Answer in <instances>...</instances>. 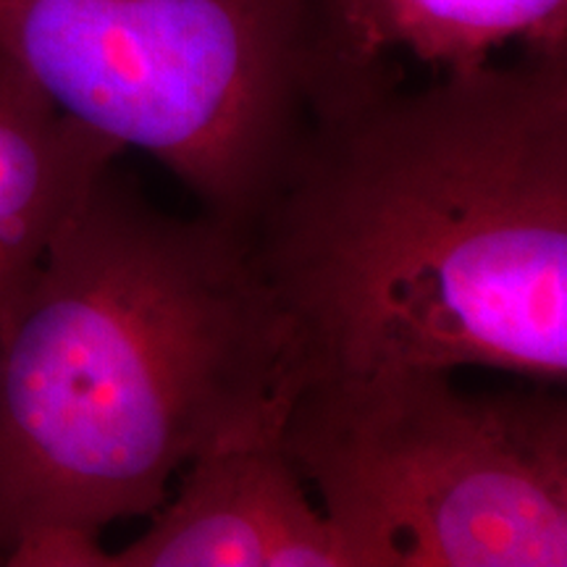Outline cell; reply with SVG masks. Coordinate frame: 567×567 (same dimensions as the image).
<instances>
[{
  "label": "cell",
  "mask_w": 567,
  "mask_h": 567,
  "mask_svg": "<svg viewBox=\"0 0 567 567\" xmlns=\"http://www.w3.org/2000/svg\"><path fill=\"white\" fill-rule=\"evenodd\" d=\"M329 375L488 368L567 379V53L339 103L239 229Z\"/></svg>",
  "instance_id": "1"
},
{
  "label": "cell",
  "mask_w": 567,
  "mask_h": 567,
  "mask_svg": "<svg viewBox=\"0 0 567 567\" xmlns=\"http://www.w3.org/2000/svg\"><path fill=\"white\" fill-rule=\"evenodd\" d=\"M292 339L245 234L101 174L0 337V565L105 567L189 463L279 431Z\"/></svg>",
  "instance_id": "2"
},
{
  "label": "cell",
  "mask_w": 567,
  "mask_h": 567,
  "mask_svg": "<svg viewBox=\"0 0 567 567\" xmlns=\"http://www.w3.org/2000/svg\"><path fill=\"white\" fill-rule=\"evenodd\" d=\"M0 53L245 229L329 105V0H0Z\"/></svg>",
  "instance_id": "3"
},
{
  "label": "cell",
  "mask_w": 567,
  "mask_h": 567,
  "mask_svg": "<svg viewBox=\"0 0 567 567\" xmlns=\"http://www.w3.org/2000/svg\"><path fill=\"white\" fill-rule=\"evenodd\" d=\"M557 389L473 394L423 368L329 375L297 389L279 439L350 567H565Z\"/></svg>",
  "instance_id": "4"
},
{
  "label": "cell",
  "mask_w": 567,
  "mask_h": 567,
  "mask_svg": "<svg viewBox=\"0 0 567 567\" xmlns=\"http://www.w3.org/2000/svg\"><path fill=\"white\" fill-rule=\"evenodd\" d=\"M279 431L189 463L176 494L151 515V528L109 551L105 567H350Z\"/></svg>",
  "instance_id": "5"
},
{
  "label": "cell",
  "mask_w": 567,
  "mask_h": 567,
  "mask_svg": "<svg viewBox=\"0 0 567 567\" xmlns=\"http://www.w3.org/2000/svg\"><path fill=\"white\" fill-rule=\"evenodd\" d=\"M507 48L567 53V0H329L331 111L389 84L455 76Z\"/></svg>",
  "instance_id": "6"
},
{
  "label": "cell",
  "mask_w": 567,
  "mask_h": 567,
  "mask_svg": "<svg viewBox=\"0 0 567 567\" xmlns=\"http://www.w3.org/2000/svg\"><path fill=\"white\" fill-rule=\"evenodd\" d=\"M122 153L0 53V337L48 250Z\"/></svg>",
  "instance_id": "7"
}]
</instances>
